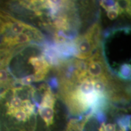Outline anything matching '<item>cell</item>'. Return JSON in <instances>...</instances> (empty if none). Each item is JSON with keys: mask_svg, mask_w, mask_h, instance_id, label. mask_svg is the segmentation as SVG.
Returning a JSON list of instances; mask_svg holds the SVG:
<instances>
[{"mask_svg": "<svg viewBox=\"0 0 131 131\" xmlns=\"http://www.w3.org/2000/svg\"><path fill=\"white\" fill-rule=\"evenodd\" d=\"M99 27L95 24L91 27L90 30L85 35L81 36L75 41L78 49L76 57L80 59H88L95 47V37L98 34Z\"/></svg>", "mask_w": 131, "mask_h": 131, "instance_id": "6da1fadb", "label": "cell"}, {"mask_svg": "<svg viewBox=\"0 0 131 131\" xmlns=\"http://www.w3.org/2000/svg\"><path fill=\"white\" fill-rule=\"evenodd\" d=\"M86 64L87 73L89 75L90 78L92 79L107 78L104 64L100 60V56L97 53L88 58Z\"/></svg>", "mask_w": 131, "mask_h": 131, "instance_id": "7a4b0ae2", "label": "cell"}, {"mask_svg": "<svg viewBox=\"0 0 131 131\" xmlns=\"http://www.w3.org/2000/svg\"><path fill=\"white\" fill-rule=\"evenodd\" d=\"M29 63L34 69L35 81H40L45 79L46 74L50 70V66L44 57H31Z\"/></svg>", "mask_w": 131, "mask_h": 131, "instance_id": "3957f363", "label": "cell"}, {"mask_svg": "<svg viewBox=\"0 0 131 131\" xmlns=\"http://www.w3.org/2000/svg\"><path fill=\"white\" fill-rule=\"evenodd\" d=\"M38 113L42 120L45 122L47 127L50 126L53 124L55 117V111L53 106L42 105L38 106Z\"/></svg>", "mask_w": 131, "mask_h": 131, "instance_id": "277c9868", "label": "cell"}, {"mask_svg": "<svg viewBox=\"0 0 131 131\" xmlns=\"http://www.w3.org/2000/svg\"><path fill=\"white\" fill-rule=\"evenodd\" d=\"M66 16L61 15L58 16V18L53 21V24L57 28L61 29V30H68L69 28L68 21L67 20Z\"/></svg>", "mask_w": 131, "mask_h": 131, "instance_id": "5b68a950", "label": "cell"}, {"mask_svg": "<svg viewBox=\"0 0 131 131\" xmlns=\"http://www.w3.org/2000/svg\"><path fill=\"white\" fill-rule=\"evenodd\" d=\"M84 123L85 120L84 122H81L80 123H78L76 120L70 121L66 131H83Z\"/></svg>", "mask_w": 131, "mask_h": 131, "instance_id": "8992f818", "label": "cell"}, {"mask_svg": "<svg viewBox=\"0 0 131 131\" xmlns=\"http://www.w3.org/2000/svg\"><path fill=\"white\" fill-rule=\"evenodd\" d=\"M120 75L124 79H129L130 75V67L128 64H125L121 68Z\"/></svg>", "mask_w": 131, "mask_h": 131, "instance_id": "52a82bcc", "label": "cell"}, {"mask_svg": "<svg viewBox=\"0 0 131 131\" xmlns=\"http://www.w3.org/2000/svg\"><path fill=\"white\" fill-rule=\"evenodd\" d=\"M119 15H120L119 11L115 9L109 10L107 12V16L108 18L110 19L111 20H114V19H116L119 16Z\"/></svg>", "mask_w": 131, "mask_h": 131, "instance_id": "ba28073f", "label": "cell"}, {"mask_svg": "<svg viewBox=\"0 0 131 131\" xmlns=\"http://www.w3.org/2000/svg\"><path fill=\"white\" fill-rule=\"evenodd\" d=\"M103 127L104 131H117V127L116 124L113 123H107L105 124V123L103 122L101 123Z\"/></svg>", "mask_w": 131, "mask_h": 131, "instance_id": "9c48e42d", "label": "cell"}]
</instances>
